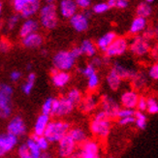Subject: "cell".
I'll list each match as a JSON object with an SVG mask.
<instances>
[{"label": "cell", "mask_w": 158, "mask_h": 158, "mask_svg": "<svg viewBox=\"0 0 158 158\" xmlns=\"http://www.w3.org/2000/svg\"><path fill=\"white\" fill-rule=\"evenodd\" d=\"M70 129L69 123L63 120H54L48 123L44 132V137L50 143H58L60 139L68 133Z\"/></svg>", "instance_id": "obj_1"}, {"label": "cell", "mask_w": 158, "mask_h": 158, "mask_svg": "<svg viewBox=\"0 0 158 158\" xmlns=\"http://www.w3.org/2000/svg\"><path fill=\"white\" fill-rule=\"evenodd\" d=\"M40 10V23L46 29H54L58 23L57 8L53 3H47Z\"/></svg>", "instance_id": "obj_2"}, {"label": "cell", "mask_w": 158, "mask_h": 158, "mask_svg": "<svg viewBox=\"0 0 158 158\" xmlns=\"http://www.w3.org/2000/svg\"><path fill=\"white\" fill-rule=\"evenodd\" d=\"M13 87L8 84H0V118H8L12 114Z\"/></svg>", "instance_id": "obj_3"}, {"label": "cell", "mask_w": 158, "mask_h": 158, "mask_svg": "<svg viewBox=\"0 0 158 158\" xmlns=\"http://www.w3.org/2000/svg\"><path fill=\"white\" fill-rule=\"evenodd\" d=\"M53 67L59 71H70L76 63V58H75L70 52L68 51H61L58 52L52 59Z\"/></svg>", "instance_id": "obj_4"}, {"label": "cell", "mask_w": 158, "mask_h": 158, "mask_svg": "<svg viewBox=\"0 0 158 158\" xmlns=\"http://www.w3.org/2000/svg\"><path fill=\"white\" fill-rule=\"evenodd\" d=\"M128 49L131 51L136 56L143 57L150 52V44L148 38L145 36H136L129 42Z\"/></svg>", "instance_id": "obj_5"}, {"label": "cell", "mask_w": 158, "mask_h": 158, "mask_svg": "<svg viewBox=\"0 0 158 158\" xmlns=\"http://www.w3.org/2000/svg\"><path fill=\"white\" fill-rule=\"evenodd\" d=\"M112 129V122L109 118H94L90 123L91 133L99 139H105L109 136Z\"/></svg>", "instance_id": "obj_6"}, {"label": "cell", "mask_w": 158, "mask_h": 158, "mask_svg": "<svg viewBox=\"0 0 158 158\" xmlns=\"http://www.w3.org/2000/svg\"><path fill=\"white\" fill-rule=\"evenodd\" d=\"M129 47V42L125 37H118L116 36L114 40L108 47V49L105 51V54L107 57H115L120 56L124 54Z\"/></svg>", "instance_id": "obj_7"}, {"label": "cell", "mask_w": 158, "mask_h": 158, "mask_svg": "<svg viewBox=\"0 0 158 158\" xmlns=\"http://www.w3.org/2000/svg\"><path fill=\"white\" fill-rule=\"evenodd\" d=\"M75 107L76 106L68 100L66 96H63V97L60 98H56V99L53 98L52 114L56 116H65L70 114L73 112Z\"/></svg>", "instance_id": "obj_8"}, {"label": "cell", "mask_w": 158, "mask_h": 158, "mask_svg": "<svg viewBox=\"0 0 158 158\" xmlns=\"http://www.w3.org/2000/svg\"><path fill=\"white\" fill-rule=\"evenodd\" d=\"M100 155L99 143L95 141L85 140L81 143V147L78 153H74L72 156L81 157V158H98Z\"/></svg>", "instance_id": "obj_9"}, {"label": "cell", "mask_w": 158, "mask_h": 158, "mask_svg": "<svg viewBox=\"0 0 158 158\" xmlns=\"http://www.w3.org/2000/svg\"><path fill=\"white\" fill-rule=\"evenodd\" d=\"M77 143L71 138L69 134H66L62 139L58 141V155L60 157H71L76 152Z\"/></svg>", "instance_id": "obj_10"}, {"label": "cell", "mask_w": 158, "mask_h": 158, "mask_svg": "<svg viewBox=\"0 0 158 158\" xmlns=\"http://www.w3.org/2000/svg\"><path fill=\"white\" fill-rule=\"evenodd\" d=\"M119 109V104L111 96L104 95L101 98V110L106 113L110 119L116 118V114Z\"/></svg>", "instance_id": "obj_11"}, {"label": "cell", "mask_w": 158, "mask_h": 158, "mask_svg": "<svg viewBox=\"0 0 158 158\" xmlns=\"http://www.w3.org/2000/svg\"><path fill=\"white\" fill-rule=\"evenodd\" d=\"M18 139L17 136L8 132L0 134V157L4 156L15 148L18 143Z\"/></svg>", "instance_id": "obj_12"}, {"label": "cell", "mask_w": 158, "mask_h": 158, "mask_svg": "<svg viewBox=\"0 0 158 158\" xmlns=\"http://www.w3.org/2000/svg\"><path fill=\"white\" fill-rule=\"evenodd\" d=\"M26 124L22 116H15L13 118L7 125V132L19 137H22L26 133Z\"/></svg>", "instance_id": "obj_13"}, {"label": "cell", "mask_w": 158, "mask_h": 158, "mask_svg": "<svg viewBox=\"0 0 158 158\" xmlns=\"http://www.w3.org/2000/svg\"><path fill=\"white\" fill-rule=\"evenodd\" d=\"M88 17L85 15V13H76L75 15H73L69 20L70 24L73 28L76 30L77 32H85L88 29Z\"/></svg>", "instance_id": "obj_14"}, {"label": "cell", "mask_w": 158, "mask_h": 158, "mask_svg": "<svg viewBox=\"0 0 158 158\" xmlns=\"http://www.w3.org/2000/svg\"><path fill=\"white\" fill-rule=\"evenodd\" d=\"M58 12L64 19H70L78 12V6L75 0H60L58 4Z\"/></svg>", "instance_id": "obj_15"}, {"label": "cell", "mask_w": 158, "mask_h": 158, "mask_svg": "<svg viewBox=\"0 0 158 158\" xmlns=\"http://www.w3.org/2000/svg\"><path fill=\"white\" fill-rule=\"evenodd\" d=\"M99 103V98L96 94H89L86 97L81 98V102H80V109L82 113L85 114H90L92 113L94 110L96 109V107L98 106Z\"/></svg>", "instance_id": "obj_16"}, {"label": "cell", "mask_w": 158, "mask_h": 158, "mask_svg": "<svg viewBox=\"0 0 158 158\" xmlns=\"http://www.w3.org/2000/svg\"><path fill=\"white\" fill-rule=\"evenodd\" d=\"M52 84L56 87L62 88L68 85V82L70 81V74L67 71H59L56 68L52 69Z\"/></svg>", "instance_id": "obj_17"}, {"label": "cell", "mask_w": 158, "mask_h": 158, "mask_svg": "<svg viewBox=\"0 0 158 158\" xmlns=\"http://www.w3.org/2000/svg\"><path fill=\"white\" fill-rule=\"evenodd\" d=\"M22 39V44L25 48H28V49H36V48L42 46L44 43L43 36L37 31L28 34V35L23 37Z\"/></svg>", "instance_id": "obj_18"}, {"label": "cell", "mask_w": 158, "mask_h": 158, "mask_svg": "<svg viewBox=\"0 0 158 158\" xmlns=\"http://www.w3.org/2000/svg\"><path fill=\"white\" fill-rule=\"evenodd\" d=\"M139 99V94L136 90H127L123 92L120 97V103L123 108L135 109Z\"/></svg>", "instance_id": "obj_19"}, {"label": "cell", "mask_w": 158, "mask_h": 158, "mask_svg": "<svg viewBox=\"0 0 158 158\" xmlns=\"http://www.w3.org/2000/svg\"><path fill=\"white\" fill-rule=\"evenodd\" d=\"M112 70L115 74H118L122 80L131 79L134 76V74L136 73V71L134 69H131L130 67H128L124 64H121L120 62H114Z\"/></svg>", "instance_id": "obj_20"}, {"label": "cell", "mask_w": 158, "mask_h": 158, "mask_svg": "<svg viewBox=\"0 0 158 158\" xmlns=\"http://www.w3.org/2000/svg\"><path fill=\"white\" fill-rule=\"evenodd\" d=\"M148 26V20L146 18L139 17L137 16L131 23L130 25L129 32L133 34V35H138V34L142 33L143 31H145V29Z\"/></svg>", "instance_id": "obj_21"}, {"label": "cell", "mask_w": 158, "mask_h": 158, "mask_svg": "<svg viewBox=\"0 0 158 158\" xmlns=\"http://www.w3.org/2000/svg\"><path fill=\"white\" fill-rule=\"evenodd\" d=\"M50 122V115L48 114H42L41 115L38 116V118L34 124V128H33V135L35 136H43L44 132L47 128L48 123Z\"/></svg>", "instance_id": "obj_22"}, {"label": "cell", "mask_w": 158, "mask_h": 158, "mask_svg": "<svg viewBox=\"0 0 158 158\" xmlns=\"http://www.w3.org/2000/svg\"><path fill=\"white\" fill-rule=\"evenodd\" d=\"M39 28V24L37 23V20L33 19H27L25 22L22 24L19 28V36L24 37L28 34H31L33 32H36Z\"/></svg>", "instance_id": "obj_23"}, {"label": "cell", "mask_w": 158, "mask_h": 158, "mask_svg": "<svg viewBox=\"0 0 158 158\" xmlns=\"http://www.w3.org/2000/svg\"><path fill=\"white\" fill-rule=\"evenodd\" d=\"M115 37H116V34L114 32H108L97 40L96 47H97V49H99L100 51L105 52V51L108 49V47L111 45V43L114 40Z\"/></svg>", "instance_id": "obj_24"}, {"label": "cell", "mask_w": 158, "mask_h": 158, "mask_svg": "<svg viewBox=\"0 0 158 158\" xmlns=\"http://www.w3.org/2000/svg\"><path fill=\"white\" fill-rule=\"evenodd\" d=\"M80 48L82 54H85L88 57H93L94 56H96V52H97V47L90 40L82 41Z\"/></svg>", "instance_id": "obj_25"}, {"label": "cell", "mask_w": 158, "mask_h": 158, "mask_svg": "<svg viewBox=\"0 0 158 158\" xmlns=\"http://www.w3.org/2000/svg\"><path fill=\"white\" fill-rule=\"evenodd\" d=\"M122 81H123V80L118 76V74H115L113 70L110 71V73L107 76V84L112 90L115 91V90H118V89H119L122 85Z\"/></svg>", "instance_id": "obj_26"}, {"label": "cell", "mask_w": 158, "mask_h": 158, "mask_svg": "<svg viewBox=\"0 0 158 158\" xmlns=\"http://www.w3.org/2000/svg\"><path fill=\"white\" fill-rule=\"evenodd\" d=\"M40 9V1L39 2H34V3H25L23 10L20 11V15L23 18L28 19L39 11Z\"/></svg>", "instance_id": "obj_27"}, {"label": "cell", "mask_w": 158, "mask_h": 158, "mask_svg": "<svg viewBox=\"0 0 158 158\" xmlns=\"http://www.w3.org/2000/svg\"><path fill=\"white\" fill-rule=\"evenodd\" d=\"M68 134L70 135V137L75 141V143H84L86 140V138H87V135H86L85 130L81 129V128H79V127L73 128L71 130L69 129Z\"/></svg>", "instance_id": "obj_28"}, {"label": "cell", "mask_w": 158, "mask_h": 158, "mask_svg": "<svg viewBox=\"0 0 158 158\" xmlns=\"http://www.w3.org/2000/svg\"><path fill=\"white\" fill-rule=\"evenodd\" d=\"M136 14H137V16H139V17L148 19V17L152 16V7L149 3H148L146 1L141 2L138 6H137Z\"/></svg>", "instance_id": "obj_29"}, {"label": "cell", "mask_w": 158, "mask_h": 158, "mask_svg": "<svg viewBox=\"0 0 158 158\" xmlns=\"http://www.w3.org/2000/svg\"><path fill=\"white\" fill-rule=\"evenodd\" d=\"M131 80L133 82V86L136 89H142L148 84V78L146 75L142 72H136L134 74V76L131 78Z\"/></svg>", "instance_id": "obj_30"}, {"label": "cell", "mask_w": 158, "mask_h": 158, "mask_svg": "<svg viewBox=\"0 0 158 158\" xmlns=\"http://www.w3.org/2000/svg\"><path fill=\"white\" fill-rule=\"evenodd\" d=\"M25 143L29 149L31 158H40L41 153H42V150H41L40 148L38 147L37 143L35 140H34L33 137H31V138H29L28 140H27Z\"/></svg>", "instance_id": "obj_31"}, {"label": "cell", "mask_w": 158, "mask_h": 158, "mask_svg": "<svg viewBox=\"0 0 158 158\" xmlns=\"http://www.w3.org/2000/svg\"><path fill=\"white\" fill-rule=\"evenodd\" d=\"M134 118H135V121L134 123L136 124V126L138 127L141 130H143L147 127V123H148V118L147 115L143 114V112H140L137 111L134 114Z\"/></svg>", "instance_id": "obj_32"}, {"label": "cell", "mask_w": 158, "mask_h": 158, "mask_svg": "<svg viewBox=\"0 0 158 158\" xmlns=\"http://www.w3.org/2000/svg\"><path fill=\"white\" fill-rule=\"evenodd\" d=\"M35 81H36V75L34 73H30L28 75V77H27L26 81L23 85V91L24 94L26 95L30 94V92L32 91V89L34 87V85H35Z\"/></svg>", "instance_id": "obj_33"}, {"label": "cell", "mask_w": 158, "mask_h": 158, "mask_svg": "<svg viewBox=\"0 0 158 158\" xmlns=\"http://www.w3.org/2000/svg\"><path fill=\"white\" fill-rule=\"evenodd\" d=\"M66 97L70 102H72L75 106H78L80 104L81 98H82L81 91L77 88H73V89H71V90L68 91Z\"/></svg>", "instance_id": "obj_34"}, {"label": "cell", "mask_w": 158, "mask_h": 158, "mask_svg": "<svg viewBox=\"0 0 158 158\" xmlns=\"http://www.w3.org/2000/svg\"><path fill=\"white\" fill-rule=\"evenodd\" d=\"M99 82H100V79H99V76L97 75V73H94V74L91 75V76H89L87 78V88H88V90L94 91L95 89L98 87Z\"/></svg>", "instance_id": "obj_35"}, {"label": "cell", "mask_w": 158, "mask_h": 158, "mask_svg": "<svg viewBox=\"0 0 158 158\" xmlns=\"http://www.w3.org/2000/svg\"><path fill=\"white\" fill-rule=\"evenodd\" d=\"M147 111L150 114H156L158 113V102L156 98H147Z\"/></svg>", "instance_id": "obj_36"}, {"label": "cell", "mask_w": 158, "mask_h": 158, "mask_svg": "<svg viewBox=\"0 0 158 158\" xmlns=\"http://www.w3.org/2000/svg\"><path fill=\"white\" fill-rule=\"evenodd\" d=\"M34 140L36 141L38 147L40 148V149L42 150V152H46L49 148V146H50V142L48 141L44 136H35L33 135L32 136Z\"/></svg>", "instance_id": "obj_37"}, {"label": "cell", "mask_w": 158, "mask_h": 158, "mask_svg": "<svg viewBox=\"0 0 158 158\" xmlns=\"http://www.w3.org/2000/svg\"><path fill=\"white\" fill-rule=\"evenodd\" d=\"M108 5L110 8L125 9L129 5V0H109Z\"/></svg>", "instance_id": "obj_38"}, {"label": "cell", "mask_w": 158, "mask_h": 158, "mask_svg": "<svg viewBox=\"0 0 158 158\" xmlns=\"http://www.w3.org/2000/svg\"><path fill=\"white\" fill-rule=\"evenodd\" d=\"M79 72L82 75V76L88 78L89 76H91L92 74L96 73V68L91 63H89L86 66H85L84 68H80Z\"/></svg>", "instance_id": "obj_39"}, {"label": "cell", "mask_w": 158, "mask_h": 158, "mask_svg": "<svg viewBox=\"0 0 158 158\" xmlns=\"http://www.w3.org/2000/svg\"><path fill=\"white\" fill-rule=\"evenodd\" d=\"M109 9H110V7H109L108 3L102 2V3H97V4L93 5V7H92V12L95 13V14H104Z\"/></svg>", "instance_id": "obj_40"}, {"label": "cell", "mask_w": 158, "mask_h": 158, "mask_svg": "<svg viewBox=\"0 0 158 158\" xmlns=\"http://www.w3.org/2000/svg\"><path fill=\"white\" fill-rule=\"evenodd\" d=\"M52 100L53 98L50 97L48 98L45 103L42 106V114H48V115H51L52 114Z\"/></svg>", "instance_id": "obj_41"}, {"label": "cell", "mask_w": 158, "mask_h": 158, "mask_svg": "<svg viewBox=\"0 0 158 158\" xmlns=\"http://www.w3.org/2000/svg\"><path fill=\"white\" fill-rule=\"evenodd\" d=\"M135 111L134 109H129V108H122L119 109L118 114H116V118H126V116H132L134 115Z\"/></svg>", "instance_id": "obj_42"}, {"label": "cell", "mask_w": 158, "mask_h": 158, "mask_svg": "<svg viewBox=\"0 0 158 158\" xmlns=\"http://www.w3.org/2000/svg\"><path fill=\"white\" fill-rule=\"evenodd\" d=\"M18 155L20 158H31L29 149L27 148L26 143H23V145L18 148Z\"/></svg>", "instance_id": "obj_43"}, {"label": "cell", "mask_w": 158, "mask_h": 158, "mask_svg": "<svg viewBox=\"0 0 158 158\" xmlns=\"http://www.w3.org/2000/svg\"><path fill=\"white\" fill-rule=\"evenodd\" d=\"M136 108L138 109V111H140V112H146L147 111V98L143 97V96H141V97L139 96Z\"/></svg>", "instance_id": "obj_44"}, {"label": "cell", "mask_w": 158, "mask_h": 158, "mask_svg": "<svg viewBox=\"0 0 158 158\" xmlns=\"http://www.w3.org/2000/svg\"><path fill=\"white\" fill-rule=\"evenodd\" d=\"M148 76L153 81L158 80V65L157 64H153L148 69Z\"/></svg>", "instance_id": "obj_45"}, {"label": "cell", "mask_w": 158, "mask_h": 158, "mask_svg": "<svg viewBox=\"0 0 158 158\" xmlns=\"http://www.w3.org/2000/svg\"><path fill=\"white\" fill-rule=\"evenodd\" d=\"M11 49V44L7 39L0 40V52H7Z\"/></svg>", "instance_id": "obj_46"}, {"label": "cell", "mask_w": 158, "mask_h": 158, "mask_svg": "<svg viewBox=\"0 0 158 158\" xmlns=\"http://www.w3.org/2000/svg\"><path fill=\"white\" fill-rule=\"evenodd\" d=\"M75 2H76L78 8L84 10L88 9L91 5V0H75Z\"/></svg>", "instance_id": "obj_47"}, {"label": "cell", "mask_w": 158, "mask_h": 158, "mask_svg": "<svg viewBox=\"0 0 158 158\" xmlns=\"http://www.w3.org/2000/svg\"><path fill=\"white\" fill-rule=\"evenodd\" d=\"M135 121V118L134 115L132 116H126V118H118V123L122 126H125V125H129V124H132Z\"/></svg>", "instance_id": "obj_48"}, {"label": "cell", "mask_w": 158, "mask_h": 158, "mask_svg": "<svg viewBox=\"0 0 158 158\" xmlns=\"http://www.w3.org/2000/svg\"><path fill=\"white\" fill-rule=\"evenodd\" d=\"M19 15H13L9 20H8V28L10 30L14 29L15 28V26L17 25V23H19Z\"/></svg>", "instance_id": "obj_49"}, {"label": "cell", "mask_w": 158, "mask_h": 158, "mask_svg": "<svg viewBox=\"0 0 158 158\" xmlns=\"http://www.w3.org/2000/svg\"><path fill=\"white\" fill-rule=\"evenodd\" d=\"M25 5V0H13V6L16 12L19 13Z\"/></svg>", "instance_id": "obj_50"}, {"label": "cell", "mask_w": 158, "mask_h": 158, "mask_svg": "<svg viewBox=\"0 0 158 158\" xmlns=\"http://www.w3.org/2000/svg\"><path fill=\"white\" fill-rule=\"evenodd\" d=\"M145 30H146V32L143 34V36L148 38V40L152 38H154L157 35V28H148V29L146 28Z\"/></svg>", "instance_id": "obj_51"}, {"label": "cell", "mask_w": 158, "mask_h": 158, "mask_svg": "<svg viewBox=\"0 0 158 158\" xmlns=\"http://www.w3.org/2000/svg\"><path fill=\"white\" fill-rule=\"evenodd\" d=\"M70 52H71V54H72V56H73L75 58H76V59L82 56V52H81V48H80V47H74L73 49L70 51Z\"/></svg>", "instance_id": "obj_52"}, {"label": "cell", "mask_w": 158, "mask_h": 158, "mask_svg": "<svg viewBox=\"0 0 158 158\" xmlns=\"http://www.w3.org/2000/svg\"><path fill=\"white\" fill-rule=\"evenodd\" d=\"M103 62H104V59H102L101 57H98V56H93V59L91 61V64L95 67V68H97V67H101Z\"/></svg>", "instance_id": "obj_53"}, {"label": "cell", "mask_w": 158, "mask_h": 158, "mask_svg": "<svg viewBox=\"0 0 158 158\" xmlns=\"http://www.w3.org/2000/svg\"><path fill=\"white\" fill-rule=\"evenodd\" d=\"M20 77H22V74H20V72H19V71H13L10 74V80L14 82L18 81L20 79Z\"/></svg>", "instance_id": "obj_54"}, {"label": "cell", "mask_w": 158, "mask_h": 158, "mask_svg": "<svg viewBox=\"0 0 158 158\" xmlns=\"http://www.w3.org/2000/svg\"><path fill=\"white\" fill-rule=\"evenodd\" d=\"M150 52H152V54L153 58H157V47H154Z\"/></svg>", "instance_id": "obj_55"}, {"label": "cell", "mask_w": 158, "mask_h": 158, "mask_svg": "<svg viewBox=\"0 0 158 158\" xmlns=\"http://www.w3.org/2000/svg\"><path fill=\"white\" fill-rule=\"evenodd\" d=\"M40 0H25V3H34V2H39Z\"/></svg>", "instance_id": "obj_56"}, {"label": "cell", "mask_w": 158, "mask_h": 158, "mask_svg": "<svg viewBox=\"0 0 158 158\" xmlns=\"http://www.w3.org/2000/svg\"><path fill=\"white\" fill-rule=\"evenodd\" d=\"M45 1H46V3H53L54 4V2L57 1V0H45Z\"/></svg>", "instance_id": "obj_57"}, {"label": "cell", "mask_w": 158, "mask_h": 158, "mask_svg": "<svg viewBox=\"0 0 158 158\" xmlns=\"http://www.w3.org/2000/svg\"><path fill=\"white\" fill-rule=\"evenodd\" d=\"M143 1H146V2H148V3H149V4H152V3L154 2V0H143Z\"/></svg>", "instance_id": "obj_58"}, {"label": "cell", "mask_w": 158, "mask_h": 158, "mask_svg": "<svg viewBox=\"0 0 158 158\" xmlns=\"http://www.w3.org/2000/svg\"><path fill=\"white\" fill-rule=\"evenodd\" d=\"M1 13H2V4L0 3V15H1Z\"/></svg>", "instance_id": "obj_59"}, {"label": "cell", "mask_w": 158, "mask_h": 158, "mask_svg": "<svg viewBox=\"0 0 158 158\" xmlns=\"http://www.w3.org/2000/svg\"><path fill=\"white\" fill-rule=\"evenodd\" d=\"M31 67H32V66H31V65L29 64L28 66H27V70H30V69H31Z\"/></svg>", "instance_id": "obj_60"}, {"label": "cell", "mask_w": 158, "mask_h": 158, "mask_svg": "<svg viewBox=\"0 0 158 158\" xmlns=\"http://www.w3.org/2000/svg\"><path fill=\"white\" fill-rule=\"evenodd\" d=\"M0 27H1V23H0Z\"/></svg>", "instance_id": "obj_61"}]
</instances>
